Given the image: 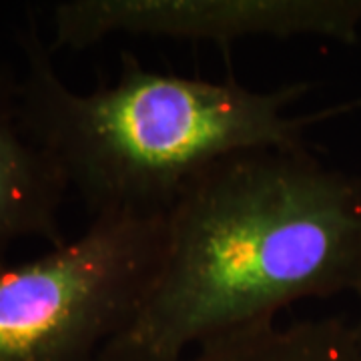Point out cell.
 Returning <instances> with one entry per match:
<instances>
[{
  "label": "cell",
  "instance_id": "6da1fadb",
  "mask_svg": "<svg viewBox=\"0 0 361 361\" xmlns=\"http://www.w3.org/2000/svg\"><path fill=\"white\" fill-rule=\"evenodd\" d=\"M361 293V179L310 147L227 157L167 213L153 293L125 339L177 355L303 299Z\"/></svg>",
  "mask_w": 361,
  "mask_h": 361
},
{
  "label": "cell",
  "instance_id": "8992f818",
  "mask_svg": "<svg viewBox=\"0 0 361 361\" xmlns=\"http://www.w3.org/2000/svg\"><path fill=\"white\" fill-rule=\"evenodd\" d=\"M90 361H360V353L351 325L331 317L287 325L259 323L177 355L116 337Z\"/></svg>",
  "mask_w": 361,
  "mask_h": 361
},
{
  "label": "cell",
  "instance_id": "3957f363",
  "mask_svg": "<svg viewBox=\"0 0 361 361\" xmlns=\"http://www.w3.org/2000/svg\"><path fill=\"white\" fill-rule=\"evenodd\" d=\"M167 249V215L111 213L0 269V361H90L135 325Z\"/></svg>",
  "mask_w": 361,
  "mask_h": 361
},
{
  "label": "cell",
  "instance_id": "7a4b0ae2",
  "mask_svg": "<svg viewBox=\"0 0 361 361\" xmlns=\"http://www.w3.org/2000/svg\"><path fill=\"white\" fill-rule=\"evenodd\" d=\"M25 59L20 116L30 141L49 151L90 219L111 213L167 215L180 193L223 159L267 147H305L315 123L345 103L289 113L310 82L271 90L235 78L203 80L151 71L123 52L115 82L66 87L32 13L16 30Z\"/></svg>",
  "mask_w": 361,
  "mask_h": 361
},
{
  "label": "cell",
  "instance_id": "277c9868",
  "mask_svg": "<svg viewBox=\"0 0 361 361\" xmlns=\"http://www.w3.org/2000/svg\"><path fill=\"white\" fill-rule=\"evenodd\" d=\"M52 52L82 51L115 35L215 42L255 37L355 42L361 0H65L51 8Z\"/></svg>",
  "mask_w": 361,
  "mask_h": 361
},
{
  "label": "cell",
  "instance_id": "5b68a950",
  "mask_svg": "<svg viewBox=\"0 0 361 361\" xmlns=\"http://www.w3.org/2000/svg\"><path fill=\"white\" fill-rule=\"evenodd\" d=\"M18 89L20 75L0 63V269L23 239L66 243L61 211L71 187L56 159L26 135Z\"/></svg>",
  "mask_w": 361,
  "mask_h": 361
}]
</instances>
